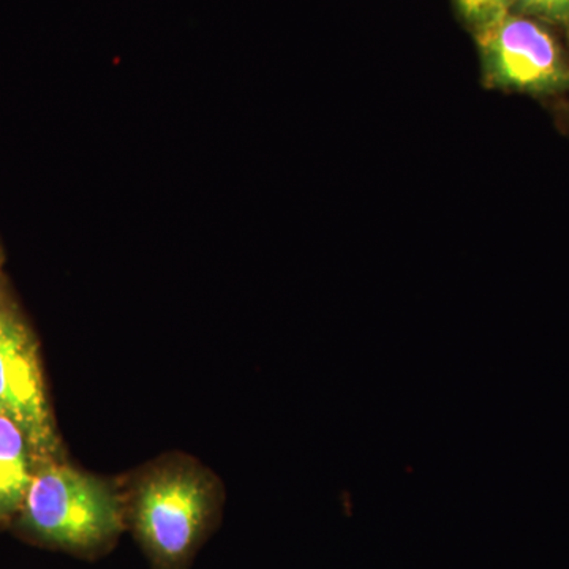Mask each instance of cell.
<instances>
[{"label":"cell","instance_id":"cell-8","mask_svg":"<svg viewBox=\"0 0 569 569\" xmlns=\"http://www.w3.org/2000/svg\"><path fill=\"white\" fill-rule=\"evenodd\" d=\"M3 261H6V254H3L2 244H0V282H2Z\"/></svg>","mask_w":569,"mask_h":569},{"label":"cell","instance_id":"cell-7","mask_svg":"<svg viewBox=\"0 0 569 569\" xmlns=\"http://www.w3.org/2000/svg\"><path fill=\"white\" fill-rule=\"evenodd\" d=\"M512 6L545 20L569 22V0H512Z\"/></svg>","mask_w":569,"mask_h":569},{"label":"cell","instance_id":"cell-1","mask_svg":"<svg viewBox=\"0 0 569 569\" xmlns=\"http://www.w3.org/2000/svg\"><path fill=\"white\" fill-rule=\"evenodd\" d=\"M122 500L126 527L151 568L189 569L219 523L223 492L200 463L171 456L144 468Z\"/></svg>","mask_w":569,"mask_h":569},{"label":"cell","instance_id":"cell-4","mask_svg":"<svg viewBox=\"0 0 569 569\" xmlns=\"http://www.w3.org/2000/svg\"><path fill=\"white\" fill-rule=\"evenodd\" d=\"M486 80L509 91H569V63L552 36L537 22L507 13L478 31Z\"/></svg>","mask_w":569,"mask_h":569},{"label":"cell","instance_id":"cell-2","mask_svg":"<svg viewBox=\"0 0 569 569\" xmlns=\"http://www.w3.org/2000/svg\"><path fill=\"white\" fill-rule=\"evenodd\" d=\"M10 529L41 548L96 559L127 529L122 496L110 481L63 459L39 462Z\"/></svg>","mask_w":569,"mask_h":569},{"label":"cell","instance_id":"cell-6","mask_svg":"<svg viewBox=\"0 0 569 569\" xmlns=\"http://www.w3.org/2000/svg\"><path fill=\"white\" fill-rule=\"evenodd\" d=\"M456 3L462 17L481 31L509 13L512 0H456Z\"/></svg>","mask_w":569,"mask_h":569},{"label":"cell","instance_id":"cell-3","mask_svg":"<svg viewBox=\"0 0 569 569\" xmlns=\"http://www.w3.org/2000/svg\"><path fill=\"white\" fill-rule=\"evenodd\" d=\"M0 413L13 419L31 441L37 463L61 460L39 340L13 296L0 282Z\"/></svg>","mask_w":569,"mask_h":569},{"label":"cell","instance_id":"cell-5","mask_svg":"<svg viewBox=\"0 0 569 569\" xmlns=\"http://www.w3.org/2000/svg\"><path fill=\"white\" fill-rule=\"evenodd\" d=\"M36 467L31 441L13 419L0 413V530L17 519Z\"/></svg>","mask_w":569,"mask_h":569}]
</instances>
